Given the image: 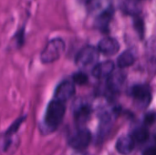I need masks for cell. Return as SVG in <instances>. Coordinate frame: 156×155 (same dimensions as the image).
Listing matches in <instances>:
<instances>
[{"mask_svg":"<svg viewBox=\"0 0 156 155\" xmlns=\"http://www.w3.org/2000/svg\"><path fill=\"white\" fill-rule=\"evenodd\" d=\"M111 1L110 0H90V11L95 16L100 13L111 8Z\"/></svg>","mask_w":156,"mask_h":155,"instance_id":"13","label":"cell"},{"mask_svg":"<svg viewBox=\"0 0 156 155\" xmlns=\"http://www.w3.org/2000/svg\"><path fill=\"white\" fill-rule=\"evenodd\" d=\"M156 121V113L154 112H151V113H148L145 118H144V122L146 124H153L154 122Z\"/></svg>","mask_w":156,"mask_h":155,"instance_id":"21","label":"cell"},{"mask_svg":"<svg viewBox=\"0 0 156 155\" xmlns=\"http://www.w3.org/2000/svg\"><path fill=\"white\" fill-rule=\"evenodd\" d=\"M134 26H135V28L137 29V31L139 32L140 35H144V22H143L142 19L137 18L134 21Z\"/></svg>","mask_w":156,"mask_h":155,"instance_id":"20","label":"cell"},{"mask_svg":"<svg viewBox=\"0 0 156 155\" xmlns=\"http://www.w3.org/2000/svg\"><path fill=\"white\" fill-rule=\"evenodd\" d=\"M65 42L60 37L49 40L40 53V60L43 64H52L58 60L65 51Z\"/></svg>","mask_w":156,"mask_h":155,"instance_id":"2","label":"cell"},{"mask_svg":"<svg viewBox=\"0 0 156 155\" xmlns=\"http://www.w3.org/2000/svg\"><path fill=\"white\" fill-rule=\"evenodd\" d=\"M126 80V75L122 71H113L109 77L107 81V89L111 92H118L123 87Z\"/></svg>","mask_w":156,"mask_h":155,"instance_id":"7","label":"cell"},{"mask_svg":"<svg viewBox=\"0 0 156 155\" xmlns=\"http://www.w3.org/2000/svg\"><path fill=\"white\" fill-rule=\"evenodd\" d=\"M66 112L65 103L53 99L47 106L44 119L43 127L48 132H52L57 130L62 123Z\"/></svg>","mask_w":156,"mask_h":155,"instance_id":"1","label":"cell"},{"mask_svg":"<svg viewBox=\"0 0 156 155\" xmlns=\"http://www.w3.org/2000/svg\"><path fill=\"white\" fill-rule=\"evenodd\" d=\"M133 96L139 101L147 104L150 100V89L146 85H136L132 89Z\"/></svg>","mask_w":156,"mask_h":155,"instance_id":"12","label":"cell"},{"mask_svg":"<svg viewBox=\"0 0 156 155\" xmlns=\"http://www.w3.org/2000/svg\"><path fill=\"white\" fill-rule=\"evenodd\" d=\"M91 142V133L89 130L80 128L73 132L69 140V145L75 151H84Z\"/></svg>","mask_w":156,"mask_h":155,"instance_id":"4","label":"cell"},{"mask_svg":"<svg viewBox=\"0 0 156 155\" xmlns=\"http://www.w3.org/2000/svg\"><path fill=\"white\" fill-rule=\"evenodd\" d=\"M72 112L76 123L79 126H82L89 121L91 114V108L85 100L78 99L72 105Z\"/></svg>","mask_w":156,"mask_h":155,"instance_id":"5","label":"cell"},{"mask_svg":"<svg viewBox=\"0 0 156 155\" xmlns=\"http://www.w3.org/2000/svg\"><path fill=\"white\" fill-rule=\"evenodd\" d=\"M100 51L97 48L92 46H86L81 48L76 56V65L83 69L93 68L99 60Z\"/></svg>","mask_w":156,"mask_h":155,"instance_id":"3","label":"cell"},{"mask_svg":"<svg viewBox=\"0 0 156 155\" xmlns=\"http://www.w3.org/2000/svg\"><path fill=\"white\" fill-rule=\"evenodd\" d=\"M143 155H156V146H151L146 148Z\"/></svg>","mask_w":156,"mask_h":155,"instance_id":"22","label":"cell"},{"mask_svg":"<svg viewBox=\"0 0 156 155\" xmlns=\"http://www.w3.org/2000/svg\"><path fill=\"white\" fill-rule=\"evenodd\" d=\"M73 155H90V154L86 153H84L83 151H76V153H75Z\"/></svg>","mask_w":156,"mask_h":155,"instance_id":"23","label":"cell"},{"mask_svg":"<svg viewBox=\"0 0 156 155\" xmlns=\"http://www.w3.org/2000/svg\"><path fill=\"white\" fill-rule=\"evenodd\" d=\"M73 80L66 79L61 81L56 88L54 93V99L66 103L69 100L76 92V87Z\"/></svg>","mask_w":156,"mask_h":155,"instance_id":"6","label":"cell"},{"mask_svg":"<svg viewBox=\"0 0 156 155\" xmlns=\"http://www.w3.org/2000/svg\"><path fill=\"white\" fill-rule=\"evenodd\" d=\"M72 80L75 84L84 85L88 82V76L84 72H77L72 76Z\"/></svg>","mask_w":156,"mask_h":155,"instance_id":"17","label":"cell"},{"mask_svg":"<svg viewBox=\"0 0 156 155\" xmlns=\"http://www.w3.org/2000/svg\"><path fill=\"white\" fill-rule=\"evenodd\" d=\"M138 1L139 0H126L124 2L123 9H125L128 13H137L139 10Z\"/></svg>","mask_w":156,"mask_h":155,"instance_id":"16","label":"cell"},{"mask_svg":"<svg viewBox=\"0 0 156 155\" xmlns=\"http://www.w3.org/2000/svg\"><path fill=\"white\" fill-rule=\"evenodd\" d=\"M135 142L132 138V136L124 135L118 139L116 143V149L119 153L122 155L130 154L134 148Z\"/></svg>","mask_w":156,"mask_h":155,"instance_id":"10","label":"cell"},{"mask_svg":"<svg viewBox=\"0 0 156 155\" xmlns=\"http://www.w3.org/2000/svg\"><path fill=\"white\" fill-rule=\"evenodd\" d=\"M148 56L150 60L156 65V38L148 43Z\"/></svg>","mask_w":156,"mask_h":155,"instance_id":"18","label":"cell"},{"mask_svg":"<svg viewBox=\"0 0 156 155\" xmlns=\"http://www.w3.org/2000/svg\"><path fill=\"white\" fill-rule=\"evenodd\" d=\"M135 61L134 56L131 51H124L122 54H121V56L118 58L117 63L118 66L122 69L123 68H127L132 66Z\"/></svg>","mask_w":156,"mask_h":155,"instance_id":"14","label":"cell"},{"mask_svg":"<svg viewBox=\"0 0 156 155\" xmlns=\"http://www.w3.org/2000/svg\"><path fill=\"white\" fill-rule=\"evenodd\" d=\"M131 136H132V138L133 139V141L135 143H145L149 139L150 133H149V131L146 128L139 127V128H137V129H135L133 131V134Z\"/></svg>","mask_w":156,"mask_h":155,"instance_id":"15","label":"cell"},{"mask_svg":"<svg viewBox=\"0 0 156 155\" xmlns=\"http://www.w3.org/2000/svg\"><path fill=\"white\" fill-rule=\"evenodd\" d=\"M98 49L100 52L108 55V56H112L116 54L119 49H120V45L118 43V41L115 38L112 37H104L102 38L99 44H98Z\"/></svg>","mask_w":156,"mask_h":155,"instance_id":"8","label":"cell"},{"mask_svg":"<svg viewBox=\"0 0 156 155\" xmlns=\"http://www.w3.org/2000/svg\"><path fill=\"white\" fill-rule=\"evenodd\" d=\"M114 71V64L112 61H103L97 63L92 68V75L100 79H108V77Z\"/></svg>","mask_w":156,"mask_h":155,"instance_id":"9","label":"cell"},{"mask_svg":"<svg viewBox=\"0 0 156 155\" xmlns=\"http://www.w3.org/2000/svg\"><path fill=\"white\" fill-rule=\"evenodd\" d=\"M112 15H113L112 7L100 13L99 15H97L96 18H95V26H96V27L101 29V30L107 29L109 25H110V22L112 20Z\"/></svg>","mask_w":156,"mask_h":155,"instance_id":"11","label":"cell"},{"mask_svg":"<svg viewBox=\"0 0 156 155\" xmlns=\"http://www.w3.org/2000/svg\"><path fill=\"white\" fill-rule=\"evenodd\" d=\"M24 121H25V117H20L19 119H17L16 121H15V122L12 123V125L8 128V130L6 131L5 135L10 136L11 134H14V133L18 130L19 126L23 123V122H24Z\"/></svg>","mask_w":156,"mask_h":155,"instance_id":"19","label":"cell"}]
</instances>
